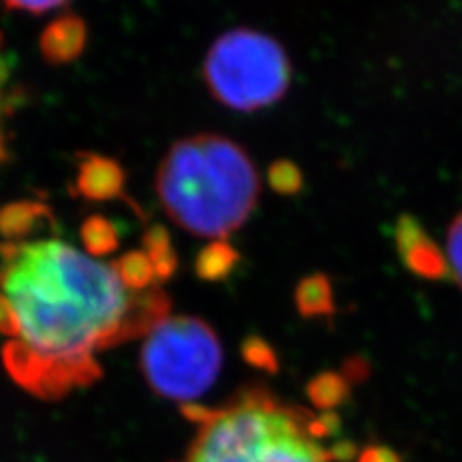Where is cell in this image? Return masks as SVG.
Here are the masks:
<instances>
[{"label": "cell", "mask_w": 462, "mask_h": 462, "mask_svg": "<svg viewBox=\"0 0 462 462\" xmlns=\"http://www.w3.org/2000/svg\"><path fill=\"white\" fill-rule=\"evenodd\" d=\"M447 260L457 283L462 287V212L453 220L447 236Z\"/></svg>", "instance_id": "ac0fdd59"}, {"label": "cell", "mask_w": 462, "mask_h": 462, "mask_svg": "<svg viewBox=\"0 0 462 462\" xmlns=\"http://www.w3.org/2000/svg\"><path fill=\"white\" fill-rule=\"evenodd\" d=\"M358 462H401V458L393 449H389V447L375 445L368 447V449L360 455Z\"/></svg>", "instance_id": "44dd1931"}, {"label": "cell", "mask_w": 462, "mask_h": 462, "mask_svg": "<svg viewBox=\"0 0 462 462\" xmlns=\"http://www.w3.org/2000/svg\"><path fill=\"white\" fill-rule=\"evenodd\" d=\"M195 436L176 462H331L324 438L336 414L318 418L263 387L245 389L216 409L189 404Z\"/></svg>", "instance_id": "7a4b0ae2"}, {"label": "cell", "mask_w": 462, "mask_h": 462, "mask_svg": "<svg viewBox=\"0 0 462 462\" xmlns=\"http://www.w3.org/2000/svg\"><path fill=\"white\" fill-rule=\"evenodd\" d=\"M114 264L120 278L132 289H137V291H147V289L158 287V283H161L152 260L144 251L127 253Z\"/></svg>", "instance_id": "4fadbf2b"}, {"label": "cell", "mask_w": 462, "mask_h": 462, "mask_svg": "<svg viewBox=\"0 0 462 462\" xmlns=\"http://www.w3.org/2000/svg\"><path fill=\"white\" fill-rule=\"evenodd\" d=\"M239 263V253L226 239L212 241L197 254V276L207 282L226 280Z\"/></svg>", "instance_id": "8fae6325"}, {"label": "cell", "mask_w": 462, "mask_h": 462, "mask_svg": "<svg viewBox=\"0 0 462 462\" xmlns=\"http://www.w3.org/2000/svg\"><path fill=\"white\" fill-rule=\"evenodd\" d=\"M202 76L218 103L254 112L283 98L291 85V62L273 37L254 29H234L214 41Z\"/></svg>", "instance_id": "277c9868"}, {"label": "cell", "mask_w": 462, "mask_h": 462, "mask_svg": "<svg viewBox=\"0 0 462 462\" xmlns=\"http://www.w3.org/2000/svg\"><path fill=\"white\" fill-rule=\"evenodd\" d=\"M10 10H22L32 14H42L62 6L66 0H3Z\"/></svg>", "instance_id": "ffe728a7"}, {"label": "cell", "mask_w": 462, "mask_h": 462, "mask_svg": "<svg viewBox=\"0 0 462 462\" xmlns=\"http://www.w3.org/2000/svg\"><path fill=\"white\" fill-rule=\"evenodd\" d=\"M45 216L47 207L39 205V202H14V205L0 210V231L10 241H22Z\"/></svg>", "instance_id": "7c38bea8"}, {"label": "cell", "mask_w": 462, "mask_h": 462, "mask_svg": "<svg viewBox=\"0 0 462 462\" xmlns=\"http://www.w3.org/2000/svg\"><path fill=\"white\" fill-rule=\"evenodd\" d=\"M22 89L14 83L12 64L5 49V39L0 35V164L8 161V141H10V122L20 106Z\"/></svg>", "instance_id": "30bf717a"}, {"label": "cell", "mask_w": 462, "mask_h": 462, "mask_svg": "<svg viewBox=\"0 0 462 462\" xmlns=\"http://www.w3.org/2000/svg\"><path fill=\"white\" fill-rule=\"evenodd\" d=\"M243 351L253 365H258L263 368H276V355H273V351L263 339L251 337L249 341H245Z\"/></svg>", "instance_id": "d6986e66"}, {"label": "cell", "mask_w": 462, "mask_h": 462, "mask_svg": "<svg viewBox=\"0 0 462 462\" xmlns=\"http://www.w3.org/2000/svg\"><path fill=\"white\" fill-rule=\"evenodd\" d=\"M78 191L89 200H110L124 191V170L112 158L100 154L81 156Z\"/></svg>", "instance_id": "52a82bcc"}, {"label": "cell", "mask_w": 462, "mask_h": 462, "mask_svg": "<svg viewBox=\"0 0 462 462\" xmlns=\"http://www.w3.org/2000/svg\"><path fill=\"white\" fill-rule=\"evenodd\" d=\"M295 307L302 318L331 316L336 312L334 287L326 273H310L297 283Z\"/></svg>", "instance_id": "9c48e42d"}, {"label": "cell", "mask_w": 462, "mask_h": 462, "mask_svg": "<svg viewBox=\"0 0 462 462\" xmlns=\"http://www.w3.org/2000/svg\"><path fill=\"white\" fill-rule=\"evenodd\" d=\"M85 251L91 256H105L118 247V231L103 216H93L81 227Z\"/></svg>", "instance_id": "9a60e30c"}, {"label": "cell", "mask_w": 462, "mask_h": 462, "mask_svg": "<svg viewBox=\"0 0 462 462\" xmlns=\"http://www.w3.org/2000/svg\"><path fill=\"white\" fill-rule=\"evenodd\" d=\"M143 251L147 253L149 258L152 260V264L158 273V280L164 282V280L171 278V273L178 268V256H176V251H173V247H171L170 234L164 227L156 226L147 231V236H144Z\"/></svg>", "instance_id": "5bb4252c"}, {"label": "cell", "mask_w": 462, "mask_h": 462, "mask_svg": "<svg viewBox=\"0 0 462 462\" xmlns=\"http://www.w3.org/2000/svg\"><path fill=\"white\" fill-rule=\"evenodd\" d=\"M87 27L78 16H62L54 20L41 37V52L51 64L74 62L83 52Z\"/></svg>", "instance_id": "ba28073f"}, {"label": "cell", "mask_w": 462, "mask_h": 462, "mask_svg": "<svg viewBox=\"0 0 462 462\" xmlns=\"http://www.w3.org/2000/svg\"><path fill=\"white\" fill-rule=\"evenodd\" d=\"M170 316L161 287L137 291L114 263L60 239L0 245L3 363L32 395L56 401L93 385L98 356Z\"/></svg>", "instance_id": "6da1fadb"}, {"label": "cell", "mask_w": 462, "mask_h": 462, "mask_svg": "<svg viewBox=\"0 0 462 462\" xmlns=\"http://www.w3.org/2000/svg\"><path fill=\"white\" fill-rule=\"evenodd\" d=\"M156 193L180 227L220 241L249 220L260 180L236 141L202 134L171 144L156 173Z\"/></svg>", "instance_id": "3957f363"}, {"label": "cell", "mask_w": 462, "mask_h": 462, "mask_svg": "<svg viewBox=\"0 0 462 462\" xmlns=\"http://www.w3.org/2000/svg\"><path fill=\"white\" fill-rule=\"evenodd\" d=\"M346 392H349V383H346L336 372L320 374L309 385V395L312 402L324 411L334 409L336 404L343 402V399L346 397Z\"/></svg>", "instance_id": "2e32d148"}, {"label": "cell", "mask_w": 462, "mask_h": 462, "mask_svg": "<svg viewBox=\"0 0 462 462\" xmlns=\"http://www.w3.org/2000/svg\"><path fill=\"white\" fill-rule=\"evenodd\" d=\"M268 183L276 193L291 197L299 195L305 187V176L300 168L291 161H276L268 168Z\"/></svg>", "instance_id": "e0dca14e"}, {"label": "cell", "mask_w": 462, "mask_h": 462, "mask_svg": "<svg viewBox=\"0 0 462 462\" xmlns=\"http://www.w3.org/2000/svg\"><path fill=\"white\" fill-rule=\"evenodd\" d=\"M395 247L402 260L414 276L424 280H443L451 273L449 260L445 253L438 247L422 224L414 216L402 214L397 218L393 231Z\"/></svg>", "instance_id": "8992f818"}, {"label": "cell", "mask_w": 462, "mask_h": 462, "mask_svg": "<svg viewBox=\"0 0 462 462\" xmlns=\"http://www.w3.org/2000/svg\"><path fill=\"white\" fill-rule=\"evenodd\" d=\"M141 346V370L158 395L193 404L222 370V345L216 331L195 316H166Z\"/></svg>", "instance_id": "5b68a950"}]
</instances>
